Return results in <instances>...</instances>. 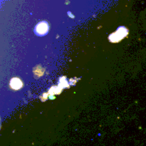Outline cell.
Listing matches in <instances>:
<instances>
[{"mask_svg": "<svg viewBox=\"0 0 146 146\" xmlns=\"http://www.w3.org/2000/svg\"><path fill=\"white\" fill-rule=\"evenodd\" d=\"M11 86L14 89H19L22 86V83L18 78H14L11 81Z\"/></svg>", "mask_w": 146, "mask_h": 146, "instance_id": "7a4b0ae2", "label": "cell"}, {"mask_svg": "<svg viewBox=\"0 0 146 146\" xmlns=\"http://www.w3.org/2000/svg\"><path fill=\"white\" fill-rule=\"evenodd\" d=\"M48 30V26L46 23L42 22L41 24H38L36 27V32L39 34H44Z\"/></svg>", "mask_w": 146, "mask_h": 146, "instance_id": "6da1fadb", "label": "cell"}]
</instances>
